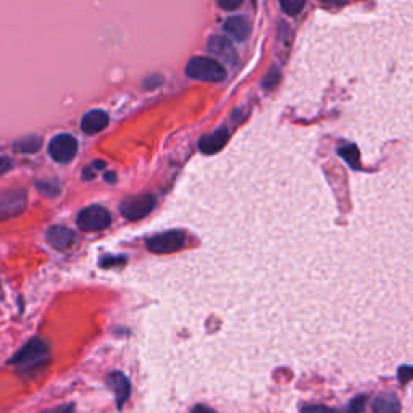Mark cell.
Returning <instances> with one entry per match:
<instances>
[{"instance_id":"obj_1","label":"cell","mask_w":413,"mask_h":413,"mask_svg":"<svg viewBox=\"0 0 413 413\" xmlns=\"http://www.w3.org/2000/svg\"><path fill=\"white\" fill-rule=\"evenodd\" d=\"M49 358V345L42 339L34 338L31 339L25 347H21L12 358L10 365H15L21 371H33L38 370L42 365H46Z\"/></svg>"},{"instance_id":"obj_13","label":"cell","mask_w":413,"mask_h":413,"mask_svg":"<svg viewBox=\"0 0 413 413\" xmlns=\"http://www.w3.org/2000/svg\"><path fill=\"white\" fill-rule=\"evenodd\" d=\"M373 413H401V402L396 394H379L373 401Z\"/></svg>"},{"instance_id":"obj_11","label":"cell","mask_w":413,"mask_h":413,"mask_svg":"<svg viewBox=\"0 0 413 413\" xmlns=\"http://www.w3.org/2000/svg\"><path fill=\"white\" fill-rule=\"evenodd\" d=\"M109 126V115L102 110H91L83 116L81 129L86 134H97Z\"/></svg>"},{"instance_id":"obj_4","label":"cell","mask_w":413,"mask_h":413,"mask_svg":"<svg viewBox=\"0 0 413 413\" xmlns=\"http://www.w3.org/2000/svg\"><path fill=\"white\" fill-rule=\"evenodd\" d=\"M186 245V235L179 230L160 232L146 241V247L152 254H173Z\"/></svg>"},{"instance_id":"obj_9","label":"cell","mask_w":413,"mask_h":413,"mask_svg":"<svg viewBox=\"0 0 413 413\" xmlns=\"http://www.w3.org/2000/svg\"><path fill=\"white\" fill-rule=\"evenodd\" d=\"M47 242L53 249L57 250H66L75 244L76 235L73 230L66 226H51L47 230Z\"/></svg>"},{"instance_id":"obj_16","label":"cell","mask_w":413,"mask_h":413,"mask_svg":"<svg viewBox=\"0 0 413 413\" xmlns=\"http://www.w3.org/2000/svg\"><path fill=\"white\" fill-rule=\"evenodd\" d=\"M15 147H16V150L25 152V154H33V152H38L39 150L40 139L36 137V136L25 137V139H21V141H18L15 144Z\"/></svg>"},{"instance_id":"obj_26","label":"cell","mask_w":413,"mask_h":413,"mask_svg":"<svg viewBox=\"0 0 413 413\" xmlns=\"http://www.w3.org/2000/svg\"><path fill=\"white\" fill-rule=\"evenodd\" d=\"M7 170H10V160L2 159V157H0V174L5 173Z\"/></svg>"},{"instance_id":"obj_5","label":"cell","mask_w":413,"mask_h":413,"mask_svg":"<svg viewBox=\"0 0 413 413\" xmlns=\"http://www.w3.org/2000/svg\"><path fill=\"white\" fill-rule=\"evenodd\" d=\"M155 204L157 200L152 194L134 196L121 202L120 212L129 222H137V219L146 218L155 209Z\"/></svg>"},{"instance_id":"obj_18","label":"cell","mask_w":413,"mask_h":413,"mask_svg":"<svg viewBox=\"0 0 413 413\" xmlns=\"http://www.w3.org/2000/svg\"><path fill=\"white\" fill-rule=\"evenodd\" d=\"M367 402H368L367 396H357L350 401L347 407L343 408V410H338V413H365Z\"/></svg>"},{"instance_id":"obj_27","label":"cell","mask_w":413,"mask_h":413,"mask_svg":"<svg viewBox=\"0 0 413 413\" xmlns=\"http://www.w3.org/2000/svg\"><path fill=\"white\" fill-rule=\"evenodd\" d=\"M103 178H105V181H107V183H110V184H115V183H116V174H115V173H111V172H110V173H107Z\"/></svg>"},{"instance_id":"obj_24","label":"cell","mask_w":413,"mask_h":413,"mask_svg":"<svg viewBox=\"0 0 413 413\" xmlns=\"http://www.w3.org/2000/svg\"><path fill=\"white\" fill-rule=\"evenodd\" d=\"M101 263H102L101 265L102 268H109V267H115V265H118V263H124V258L123 257H107V258H103Z\"/></svg>"},{"instance_id":"obj_28","label":"cell","mask_w":413,"mask_h":413,"mask_svg":"<svg viewBox=\"0 0 413 413\" xmlns=\"http://www.w3.org/2000/svg\"><path fill=\"white\" fill-rule=\"evenodd\" d=\"M94 168H96V170H103V168H105V161L97 160L96 163H94Z\"/></svg>"},{"instance_id":"obj_22","label":"cell","mask_w":413,"mask_h":413,"mask_svg":"<svg viewBox=\"0 0 413 413\" xmlns=\"http://www.w3.org/2000/svg\"><path fill=\"white\" fill-rule=\"evenodd\" d=\"M302 413H338V410L325 405H312L302 408Z\"/></svg>"},{"instance_id":"obj_15","label":"cell","mask_w":413,"mask_h":413,"mask_svg":"<svg viewBox=\"0 0 413 413\" xmlns=\"http://www.w3.org/2000/svg\"><path fill=\"white\" fill-rule=\"evenodd\" d=\"M338 154L347 161V165L354 170H360V152H358L356 144H349L338 149Z\"/></svg>"},{"instance_id":"obj_6","label":"cell","mask_w":413,"mask_h":413,"mask_svg":"<svg viewBox=\"0 0 413 413\" xmlns=\"http://www.w3.org/2000/svg\"><path fill=\"white\" fill-rule=\"evenodd\" d=\"M76 152H78V142L70 134H58L49 144V155L57 163H68L75 159Z\"/></svg>"},{"instance_id":"obj_8","label":"cell","mask_w":413,"mask_h":413,"mask_svg":"<svg viewBox=\"0 0 413 413\" xmlns=\"http://www.w3.org/2000/svg\"><path fill=\"white\" fill-rule=\"evenodd\" d=\"M107 384L114 390L116 408H123L124 402L131 396V383H129L128 376L121 373V371H114V373H110L109 379H107Z\"/></svg>"},{"instance_id":"obj_17","label":"cell","mask_w":413,"mask_h":413,"mask_svg":"<svg viewBox=\"0 0 413 413\" xmlns=\"http://www.w3.org/2000/svg\"><path fill=\"white\" fill-rule=\"evenodd\" d=\"M280 5L286 15L295 16L304 10L305 0H280Z\"/></svg>"},{"instance_id":"obj_25","label":"cell","mask_w":413,"mask_h":413,"mask_svg":"<svg viewBox=\"0 0 413 413\" xmlns=\"http://www.w3.org/2000/svg\"><path fill=\"white\" fill-rule=\"evenodd\" d=\"M191 413H217L213 410V408L210 407H205V405H196L194 408H192Z\"/></svg>"},{"instance_id":"obj_23","label":"cell","mask_w":413,"mask_h":413,"mask_svg":"<svg viewBox=\"0 0 413 413\" xmlns=\"http://www.w3.org/2000/svg\"><path fill=\"white\" fill-rule=\"evenodd\" d=\"M40 413H75V405L73 403H68V405H58V407L49 408V410H44Z\"/></svg>"},{"instance_id":"obj_20","label":"cell","mask_w":413,"mask_h":413,"mask_svg":"<svg viewBox=\"0 0 413 413\" xmlns=\"http://www.w3.org/2000/svg\"><path fill=\"white\" fill-rule=\"evenodd\" d=\"M413 376V368L410 365H402L397 371V378L402 384H407Z\"/></svg>"},{"instance_id":"obj_12","label":"cell","mask_w":413,"mask_h":413,"mask_svg":"<svg viewBox=\"0 0 413 413\" xmlns=\"http://www.w3.org/2000/svg\"><path fill=\"white\" fill-rule=\"evenodd\" d=\"M224 33L235 40H244L250 33V26L242 16H232L223 26Z\"/></svg>"},{"instance_id":"obj_19","label":"cell","mask_w":413,"mask_h":413,"mask_svg":"<svg viewBox=\"0 0 413 413\" xmlns=\"http://www.w3.org/2000/svg\"><path fill=\"white\" fill-rule=\"evenodd\" d=\"M38 189L46 194L47 197H55L60 192V187H58L57 183H51V181H40L38 183Z\"/></svg>"},{"instance_id":"obj_14","label":"cell","mask_w":413,"mask_h":413,"mask_svg":"<svg viewBox=\"0 0 413 413\" xmlns=\"http://www.w3.org/2000/svg\"><path fill=\"white\" fill-rule=\"evenodd\" d=\"M209 49L210 52L215 53V55L228 58L230 62H232V58H235V49H232V44L224 38H217V36H215V38H212V40L209 42Z\"/></svg>"},{"instance_id":"obj_7","label":"cell","mask_w":413,"mask_h":413,"mask_svg":"<svg viewBox=\"0 0 413 413\" xmlns=\"http://www.w3.org/2000/svg\"><path fill=\"white\" fill-rule=\"evenodd\" d=\"M26 191H7L0 192V222L18 217L26 209Z\"/></svg>"},{"instance_id":"obj_10","label":"cell","mask_w":413,"mask_h":413,"mask_svg":"<svg viewBox=\"0 0 413 413\" xmlns=\"http://www.w3.org/2000/svg\"><path fill=\"white\" fill-rule=\"evenodd\" d=\"M228 139H230V131L228 129H217L215 133L200 139L199 149L205 155H215L226 146Z\"/></svg>"},{"instance_id":"obj_3","label":"cell","mask_w":413,"mask_h":413,"mask_svg":"<svg viewBox=\"0 0 413 413\" xmlns=\"http://www.w3.org/2000/svg\"><path fill=\"white\" fill-rule=\"evenodd\" d=\"M79 230L86 232H96L109 228L111 224V215L107 209L101 205H91L83 209L76 218Z\"/></svg>"},{"instance_id":"obj_29","label":"cell","mask_w":413,"mask_h":413,"mask_svg":"<svg viewBox=\"0 0 413 413\" xmlns=\"http://www.w3.org/2000/svg\"><path fill=\"white\" fill-rule=\"evenodd\" d=\"M94 178V173L91 172V170L86 168L84 170V179H92Z\"/></svg>"},{"instance_id":"obj_2","label":"cell","mask_w":413,"mask_h":413,"mask_svg":"<svg viewBox=\"0 0 413 413\" xmlns=\"http://www.w3.org/2000/svg\"><path fill=\"white\" fill-rule=\"evenodd\" d=\"M186 73L192 79L206 81V83H219L226 78V70L223 68V65L209 57L191 58L186 66Z\"/></svg>"},{"instance_id":"obj_21","label":"cell","mask_w":413,"mask_h":413,"mask_svg":"<svg viewBox=\"0 0 413 413\" xmlns=\"http://www.w3.org/2000/svg\"><path fill=\"white\" fill-rule=\"evenodd\" d=\"M242 2H244V0H217L218 5L226 12H232L236 10V8H239L242 5Z\"/></svg>"}]
</instances>
